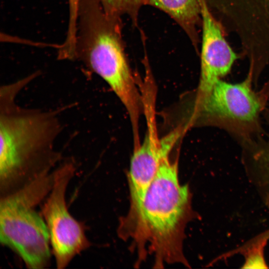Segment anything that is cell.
<instances>
[{
	"label": "cell",
	"instance_id": "7a4b0ae2",
	"mask_svg": "<svg viewBox=\"0 0 269 269\" xmlns=\"http://www.w3.org/2000/svg\"><path fill=\"white\" fill-rule=\"evenodd\" d=\"M165 157L149 187L134 218L123 226L143 259L147 245L156 266L186 265L183 253L185 226L190 217L191 198L188 186L181 184L177 161Z\"/></svg>",
	"mask_w": 269,
	"mask_h": 269
},
{
	"label": "cell",
	"instance_id": "6da1fadb",
	"mask_svg": "<svg viewBox=\"0 0 269 269\" xmlns=\"http://www.w3.org/2000/svg\"><path fill=\"white\" fill-rule=\"evenodd\" d=\"M23 86L20 81L0 90L1 197L49 172L60 157L54 148L60 130L56 114L18 106L15 99Z\"/></svg>",
	"mask_w": 269,
	"mask_h": 269
},
{
	"label": "cell",
	"instance_id": "8992f818",
	"mask_svg": "<svg viewBox=\"0 0 269 269\" xmlns=\"http://www.w3.org/2000/svg\"><path fill=\"white\" fill-rule=\"evenodd\" d=\"M75 169L71 162H67L53 172V185L42 209L59 269L65 268L90 246L83 226L72 216L66 203V188Z\"/></svg>",
	"mask_w": 269,
	"mask_h": 269
},
{
	"label": "cell",
	"instance_id": "9a60e30c",
	"mask_svg": "<svg viewBox=\"0 0 269 269\" xmlns=\"http://www.w3.org/2000/svg\"></svg>",
	"mask_w": 269,
	"mask_h": 269
},
{
	"label": "cell",
	"instance_id": "5b68a950",
	"mask_svg": "<svg viewBox=\"0 0 269 269\" xmlns=\"http://www.w3.org/2000/svg\"><path fill=\"white\" fill-rule=\"evenodd\" d=\"M249 76L232 83L218 80L206 92H196L194 123L222 129L242 145L262 137L261 116L268 98L253 88Z\"/></svg>",
	"mask_w": 269,
	"mask_h": 269
},
{
	"label": "cell",
	"instance_id": "9c48e42d",
	"mask_svg": "<svg viewBox=\"0 0 269 269\" xmlns=\"http://www.w3.org/2000/svg\"><path fill=\"white\" fill-rule=\"evenodd\" d=\"M269 127V109L266 112ZM242 160L248 174L251 177L269 208V134L241 146Z\"/></svg>",
	"mask_w": 269,
	"mask_h": 269
},
{
	"label": "cell",
	"instance_id": "3957f363",
	"mask_svg": "<svg viewBox=\"0 0 269 269\" xmlns=\"http://www.w3.org/2000/svg\"><path fill=\"white\" fill-rule=\"evenodd\" d=\"M80 8V50L77 53L109 85L128 114H138L142 98L125 52L120 18L106 13L100 0H81Z\"/></svg>",
	"mask_w": 269,
	"mask_h": 269
},
{
	"label": "cell",
	"instance_id": "30bf717a",
	"mask_svg": "<svg viewBox=\"0 0 269 269\" xmlns=\"http://www.w3.org/2000/svg\"><path fill=\"white\" fill-rule=\"evenodd\" d=\"M154 6L168 14L197 42V26L202 21L199 0H144V5Z\"/></svg>",
	"mask_w": 269,
	"mask_h": 269
},
{
	"label": "cell",
	"instance_id": "4fadbf2b",
	"mask_svg": "<svg viewBox=\"0 0 269 269\" xmlns=\"http://www.w3.org/2000/svg\"><path fill=\"white\" fill-rule=\"evenodd\" d=\"M81 0H68L69 6V22L75 23L78 20Z\"/></svg>",
	"mask_w": 269,
	"mask_h": 269
},
{
	"label": "cell",
	"instance_id": "7c38bea8",
	"mask_svg": "<svg viewBox=\"0 0 269 269\" xmlns=\"http://www.w3.org/2000/svg\"><path fill=\"white\" fill-rule=\"evenodd\" d=\"M268 242L255 244L242 254L245 256V261L242 267L243 269H267L268 265L264 257V250Z\"/></svg>",
	"mask_w": 269,
	"mask_h": 269
},
{
	"label": "cell",
	"instance_id": "8fae6325",
	"mask_svg": "<svg viewBox=\"0 0 269 269\" xmlns=\"http://www.w3.org/2000/svg\"><path fill=\"white\" fill-rule=\"evenodd\" d=\"M105 11L109 14L120 18L123 14L128 15L136 22L140 7L144 0H100Z\"/></svg>",
	"mask_w": 269,
	"mask_h": 269
},
{
	"label": "cell",
	"instance_id": "277c9868",
	"mask_svg": "<svg viewBox=\"0 0 269 269\" xmlns=\"http://www.w3.org/2000/svg\"><path fill=\"white\" fill-rule=\"evenodd\" d=\"M53 173H45L6 195L0 203V240L14 251L26 266L43 269L49 262L50 236L35 207L49 193Z\"/></svg>",
	"mask_w": 269,
	"mask_h": 269
},
{
	"label": "cell",
	"instance_id": "ba28073f",
	"mask_svg": "<svg viewBox=\"0 0 269 269\" xmlns=\"http://www.w3.org/2000/svg\"><path fill=\"white\" fill-rule=\"evenodd\" d=\"M200 5L202 28L201 68L196 92L203 93L230 72L237 55L224 37L207 2L203 1Z\"/></svg>",
	"mask_w": 269,
	"mask_h": 269
},
{
	"label": "cell",
	"instance_id": "52a82bcc",
	"mask_svg": "<svg viewBox=\"0 0 269 269\" xmlns=\"http://www.w3.org/2000/svg\"><path fill=\"white\" fill-rule=\"evenodd\" d=\"M151 120L150 122L148 121V130L143 142L134 148L131 160L129 173L131 204L127 215L130 218L137 214L162 160L169 155L180 134L179 130H176L159 139Z\"/></svg>",
	"mask_w": 269,
	"mask_h": 269
},
{
	"label": "cell",
	"instance_id": "5bb4252c",
	"mask_svg": "<svg viewBox=\"0 0 269 269\" xmlns=\"http://www.w3.org/2000/svg\"><path fill=\"white\" fill-rule=\"evenodd\" d=\"M269 240V229L248 241L249 245H253L262 242H268Z\"/></svg>",
	"mask_w": 269,
	"mask_h": 269
}]
</instances>
